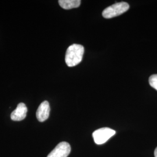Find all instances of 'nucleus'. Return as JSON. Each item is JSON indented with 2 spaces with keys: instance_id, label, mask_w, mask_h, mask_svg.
I'll list each match as a JSON object with an SVG mask.
<instances>
[{
  "instance_id": "5",
  "label": "nucleus",
  "mask_w": 157,
  "mask_h": 157,
  "mask_svg": "<svg viewBox=\"0 0 157 157\" xmlns=\"http://www.w3.org/2000/svg\"><path fill=\"white\" fill-rule=\"evenodd\" d=\"M50 107L47 101H43L38 108L36 112V117L39 122L46 121L50 115Z\"/></svg>"
},
{
  "instance_id": "7",
  "label": "nucleus",
  "mask_w": 157,
  "mask_h": 157,
  "mask_svg": "<svg viewBox=\"0 0 157 157\" xmlns=\"http://www.w3.org/2000/svg\"><path fill=\"white\" fill-rule=\"evenodd\" d=\"M59 6L65 10H71L78 8L80 5V0H59L58 1Z\"/></svg>"
},
{
  "instance_id": "9",
  "label": "nucleus",
  "mask_w": 157,
  "mask_h": 157,
  "mask_svg": "<svg viewBox=\"0 0 157 157\" xmlns=\"http://www.w3.org/2000/svg\"><path fill=\"white\" fill-rule=\"evenodd\" d=\"M154 156H155V157H157V147L154 151Z\"/></svg>"
},
{
  "instance_id": "3",
  "label": "nucleus",
  "mask_w": 157,
  "mask_h": 157,
  "mask_svg": "<svg viewBox=\"0 0 157 157\" xmlns=\"http://www.w3.org/2000/svg\"><path fill=\"white\" fill-rule=\"evenodd\" d=\"M116 132L113 129L109 128H102L94 131L93 133V137L95 143L100 145L105 143Z\"/></svg>"
},
{
  "instance_id": "2",
  "label": "nucleus",
  "mask_w": 157,
  "mask_h": 157,
  "mask_svg": "<svg viewBox=\"0 0 157 157\" xmlns=\"http://www.w3.org/2000/svg\"><path fill=\"white\" fill-rule=\"evenodd\" d=\"M129 9V5L126 2H117L106 8L102 12V16L106 19L118 17Z\"/></svg>"
},
{
  "instance_id": "8",
  "label": "nucleus",
  "mask_w": 157,
  "mask_h": 157,
  "mask_svg": "<svg viewBox=\"0 0 157 157\" xmlns=\"http://www.w3.org/2000/svg\"><path fill=\"white\" fill-rule=\"evenodd\" d=\"M149 83L152 87L157 90V75H152L150 77Z\"/></svg>"
},
{
  "instance_id": "4",
  "label": "nucleus",
  "mask_w": 157,
  "mask_h": 157,
  "mask_svg": "<svg viewBox=\"0 0 157 157\" xmlns=\"http://www.w3.org/2000/svg\"><path fill=\"white\" fill-rule=\"evenodd\" d=\"M71 151L70 144L65 141L59 143L47 157H67Z\"/></svg>"
},
{
  "instance_id": "6",
  "label": "nucleus",
  "mask_w": 157,
  "mask_h": 157,
  "mask_svg": "<svg viewBox=\"0 0 157 157\" xmlns=\"http://www.w3.org/2000/svg\"><path fill=\"white\" fill-rule=\"evenodd\" d=\"M28 108L24 103H19L17 108L12 112L11 118L14 121H21L26 118Z\"/></svg>"
},
{
  "instance_id": "1",
  "label": "nucleus",
  "mask_w": 157,
  "mask_h": 157,
  "mask_svg": "<svg viewBox=\"0 0 157 157\" xmlns=\"http://www.w3.org/2000/svg\"><path fill=\"white\" fill-rule=\"evenodd\" d=\"M83 45L73 44L67 48L65 55V62L69 67H73L80 63L84 54Z\"/></svg>"
}]
</instances>
